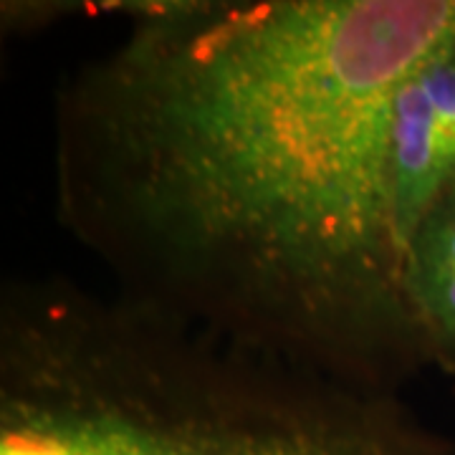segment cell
I'll use <instances>...</instances> for the list:
<instances>
[{
	"label": "cell",
	"instance_id": "obj_1",
	"mask_svg": "<svg viewBox=\"0 0 455 455\" xmlns=\"http://www.w3.org/2000/svg\"><path fill=\"white\" fill-rule=\"evenodd\" d=\"M53 101L56 218L114 291L397 392L427 364L387 200L392 97L455 0H147Z\"/></svg>",
	"mask_w": 455,
	"mask_h": 455
},
{
	"label": "cell",
	"instance_id": "obj_2",
	"mask_svg": "<svg viewBox=\"0 0 455 455\" xmlns=\"http://www.w3.org/2000/svg\"><path fill=\"white\" fill-rule=\"evenodd\" d=\"M0 455H455L397 392L61 276L0 291Z\"/></svg>",
	"mask_w": 455,
	"mask_h": 455
},
{
	"label": "cell",
	"instance_id": "obj_3",
	"mask_svg": "<svg viewBox=\"0 0 455 455\" xmlns=\"http://www.w3.org/2000/svg\"><path fill=\"white\" fill-rule=\"evenodd\" d=\"M385 180L405 251L420 220L455 190V38L415 66L392 97Z\"/></svg>",
	"mask_w": 455,
	"mask_h": 455
},
{
	"label": "cell",
	"instance_id": "obj_4",
	"mask_svg": "<svg viewBox=\"0 0 455 455\" xmlns=\"http://www.w3.org/2000/svg\"><path fill=\"white\" fill-rule=\"evenodd\" d=\"M403 276L427 364L455 377V190L407 238Z\"/></svg>",
	"mask_w": 455,
	"mask_h": 455
}]
</instances>
